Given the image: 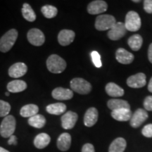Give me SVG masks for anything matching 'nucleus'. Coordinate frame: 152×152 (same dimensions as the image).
Segmentation results:
<instances>
[{"label": "nucleus", "instance_id": "f257e3e1", "mask_svg": "<svg viewBox=\"0 0 152 152\" xmlns=\"http://www.w3.org/2000/svg\"><path fill=\"white\" fill-rule=\"evenodd\" d=\"M47 67L51 73H61L66 68V62L56 54H52L47 60Z\"/></svg>", "mask_w": 152, "mask_h": 152}, {"label": "nucleus", "instance_id": "f03ea898", "mask_svg": "<svg viewBox=\"0 0 152 152\" xmlns=\"http://www.w3.org/2000/svg\"><path fill=\"white\" fill-rule=\"evenodd\" d=\"M18 38V31L11 29L6 33L0 39V52H7L12 48Z\"/></svg>", "mask_w": 152, "mask_h": 152}, {"label": "nucleus", "instance_id": "7ed1b4c3", "mask_svg": "<svg viewBox=\"0 0 152 152\" xmlns=\"http://www.w3.org/2000/svg\"><path fill=\"white\" fill-rule=\"evenodd\" d=\"M16 121L15 118L11 115L4 117L0 125V134L4 138L10 137L14 134L16 130Z\"/></svg>", "mask_w": 152, "mask_h": 152}, {"label": "nucleus", "instance_id": "20e7f679", "mask_svg": "<svg viewBox=\"0 0 152 152\" xmlns=\"http://www.w3.org/2000/svg\"><path fill=\"white\" fill-rule=\"evenodd\" d=\"M125 26L127 30L131 32L137 31L140 29L142 25L141 18L137 13L130 11L125 16Z\"/></svg>", "mask_w": 152, "mask_h": 152}, {"label": "nucleus", "instance_id": "39448f33", "mask_svg": "<svg viewBox=\"0 0 152 152\" xmlns=\"http://www.w3.org/2000/svg\"><path fill=\"white\" fill-rule=\"evenodd\" d=\"M116 23L115 18L113 16L109 14L100 15L97 16L95 20V28L99 31L110 30Z\"/></svg>", "mask_w": 152, "mask_h": 152}, {"label": "nucleus", "instance_id": "423d86ee", "mask_svg": "<svg viewBox=\"0 0 152 152\" xmlns=\"http://www.w3.org/2000/svg\"><path fill=\"white\" fill-rule=\"evenodd\" d=\"M72 90L80 94H87L92 90V85L83 78L76 77L71 81Z\"/></svg>", "mask_w": 152, "mask_h": 152}, {"label": "nucleus", "instance_id": "0eeeda50", "mask_svg": "<svg viewBox=\"0 0 152 152\" xmlns=\"http://www.w3.org/2000/svg\"><path fill=\"white\" fill-rule=\"evenodd\" d=\"M127 29L122 22H116L108 32V37L111 40H118L126 34Z\"/></svg>", "mask_w": 152, "mask_h": 152}, {"label": "nucleus", "instance_id": "6e6552de", "mask_svg": "<svg viewBox=\"0 0 152 152\" xmlns=\"http://www.w3.org/2000/svg\"><path fill=\"white\" fill-rule=\"evenodd\" d=\"M28 40L34 46H41L45 42V37L42 32L37 28H33L28 31Z\"/></svg>", "mask_w": 152, "mask_h": 152}, {"label": "nucleus", "instance_id": "1a4fd4ad", "mask_svg": "<svg viewBox=\"0 0 152 152\" xmlns=\"http://www.w3.org/2000/svg\"><path fill=\"white\" fill-rule=\"evenodd\" d=\"M148 118V113L146 110L142 109H138L132 115L130 120V125L134 128L140 127L144 121Z\"/></svg>", "mask_w": 152, "mask_h": 152}, {"label": "nucleus", "instance_id": "9d476101", "mask_svg": "<svg viewBox=\"0 0 152 152\" xmlns=\"http://www.w3.org/2000/svg\"><path fill=\"white\" fill-rule=\"evenodd\" d=\"M78 115L73 111H68L62 115L61 117V125L63 128L65 130H71L75 126L77 122Z\"/></svg>", "mask_w": 152, "mask_h": 152}, {"label": "nucleus", "instance_id": "9b49d317", "mask_svg": "<svg viewBox=\"0 0 152 152\" xmlns=\"http://www.w3.org/2000/svg\"><path fill=\"white\" fill-rule=\"evenodd\" d=\"M146 83H147L146 75L142 73L131 75L127 80V85L132 88H141L145 86Z\"/></svg>", "mask_w": 152, "mask_h": 152}, {"label": "nucleus", "instance_id": "f8f14e48", "mask_svg": "<svg viewBox=\"0 0 152 152\" xmlns=\"http://www.w3.org/2000/svg\"><path fill=\"white\" fill-rule=\"evenodd\" d=\"M108 4L106 1L102 0H96L89 4L87 7V11L90 14H99L105 12L107 10Z\"/></svg>", "mask_w": 152, "mask_h": 152}, {"label": "nucleus", "instance_id": "ddd939ff", "mask_svg": "<svg viewBox=\"0 0 152 152\" xmlns=\"http://www.w3.org/2000/svg\"><path fill=\"white\" fill-rule=\"evenodd\" d=\"M28 67L24 63H16L14 64L9 68V75L10 77L14 78H18V77H22L25 74L27 73Z\"/></svg>", "mask_w": 152, "mask_h": 152}, {"label": "nucleus", "instance_id": "4468645a", "mask_svg": "<svg viewBox=\"0 0 152 152\" xmlns=\"http://www.w3.org/2000/svg\"><path fill=\"white\" fill-rule=\"evenodd\" d=\"M75 37V34L73 30H62L58 35V43L62 46H68L73 42Z\"/></svg>", "mask_w": 152, "mask_h": 152}, {"label": "nucleus", "instance_id": "2eb2a0df", "mask_svg": "<svg viewBox=\"0 0 152 152\" xmlns=\"http://www.w3.org/2000/svg\"><path fill=\"white\" fill-rule=\"evenodd\" d=\"M53 98L57 100H69L73 98V92L69 89L57 87L52 91Z\"/></svg>", "mask_w": 152, "mask_h": 152}, {"label": "nucleus", "instance_id": "dca6fc26", "mask_svg": "<svg viewBox=\"0 0 152 152\" xmlns=\"http://www.w3.org/2000/svg\"><path fill=\"white\" fill-rule=\"evenodd\" d=\"M98 111L96 108L92 107L87 110L84 115V124L87 127H92L98 121Z\"/></svg>", "mask_w": 152, "mask_h": 152}, {"label": "nucleus", "instance_id": "f3484780", "mask_svg": "<svg viewBox=\"0 0 152 152\" xmlns=\"http://www.w3.org/2000/svg\"><path fill=\"white\" fill-rule=\"evenodd\" d=\"M116 60L122 64H130L133 61L134 57L132 53L128 52L126 49L119 48L115 52Z\"/></svg>", "mask_w": 152, "mask_h": 152}, {"label": "nucleus", "instance_id": "a211bd4d", "mask_svg": "<svg viewBox=\"0 0 152 152\" xmlns=\"http://www.w3.org/2000/svg\"><path fill=\"white\" fill-rule=\"evenodd\" d=\"M57 147L61 151H68L71 145V136L67 132L62 133L57 140Z\"/></svg>", "mask_w": 152, "mask_h": 152}, {"label": "nucleus", "instance_id": "6ab92c4d", "mask_svg": "<svg viewBox=\"0 0 152 152\" xmlns=\"http://www.w3.org/2000/svg\"><path fill=\"white\" fill-rule=\"evenodd\" d=\"M111 116L116 121L124 122V121H130L132 117V112L130 109H121L118 110L112 111Z\"/></svg>", "mask_w": 152, "mask_h": 152}, {"label": "nucleus", "instance_id": "aec40b11", "mask_svg": "<svg viewBox=\"0 0 152 152\" xmlns=\"http://www.w3.org/2000/svg\"><path fill=\"white\" fill-rule=\"evenodd\" d=\"M105 90L108 95L112 97H120L125 94L124 90L114 83H108L106 85Z\"/></svg>", "mask_w": 152, "mask_h": 152}, {"label": "nucleus", "instance_id": "412c9836", "mask_svg": "<svg viewBox=\"0 0 152 152\" xmlns=\"http://www.w3.org/2000/svg\"><path fill=\"white\" fill-rule=\"evenodd\" d=\"M51 142V137L47 133H40L35 137L34 140V145L36 148L42 149L49 145Z\"/></svg>", "mask_w": 152, "mask_h": 152}, {"label": "nucleus", "instance_id": "4be33fe9", "mask_svg": "<svg viewBox=\"0 0 152 152\" xmlns=\"http://www.w3.org/2000/svg\"><path fill=\"white\" fill-rule=\"evenodd\" d=\"M27 88V84L26 82L20 80H15L11 81L7 85V90L9 92L18 93L24 91Z\"/></svg>", "mask_w": 152, "mask_h": 152}, {"label": "nucleus", "instance_id": "5701e85b", "mask_svg": "<svg viewBox=\"0 0 152 152\" xmlns=\"http://www.w3.org/2000/svg\"><path fill=\"white\" fill-rule=\"evenodd\" d=\"M127 143L124 138L118 137L110 145L109 152H124Z\"/></svg>", "mask_w": 152, "mask_h": 152}, {"label": "nucleus", "instance_id": "b1692460", "mask_svg": "<svg viewBox=\"0 0 152 152\" xmlns=\"http://www.w3.org/2000/svg\"><path fill=\"white\" fill-rule=\"evenodd\" d=\"M107 106L112 111L121 109H130V106L128 102L127 101L122 99H113L109 100L107 103Z\"/></svg>", "mask_w": 152, "mask_h": 152}, {"label": "nucleus", "instance_id": "393cba45", "mask_svg": "<svg viewBox=\"0 0 152 152\" xmlns=\"http://www.w3.org/2000/svg\"><path fill=\"white\" fill-rule=\"evenodd\" d=\"M39 111V107L35 104H27L23 106L20 114L22 117L30 118L37 115Z\"/></svg>", "mask_w": 152, "mask_h": 152}, {"label": "nucleus", "instance_id": "a878e982", "mask_svg": "<svg viewBox=\"0 0 152 152\" xmlns=\"http://www.w3.org/2000/svg\"><path fill=\"white\" fill-rule=\"evenodd\" d=\"M28 122L30 126L39 129L43 128L46 124V119L44 115H40V114H37L34 116L29 118Z\"/></svg>", "mask_w": 152, "mask_h": 152}, {"label": "nucleus", "instance_id": "bb28decb", "mask_svg": "<svg viewBox=\"0 0 152 152\" xmlns=\"http://www.w3.org/2000/svg\"><path fill=\"white\" fill-rule=\"evenodd\" d=\"M46 110L49 113L52 115H61L66 111V106L63 103H55L47 106Z\"/></svg>", "mask_w": 152, "mask_h": 152}, {"label": "nucleus", "instance_id": "cd10ccee", "mask_svg": "<svg viewBox=\"0 0 152 152\" xmlns=\"http://www.w3.org/2000/svg\"><path fill=\"white\" fill-rule=\"evenodd\" d=\"M129 47L132 49L133 51H138L140 50L142 46V43H143V39H142V36L140 35H134L128 39V41Z\"/></svg>", "mask_w": 152, "mask_h": 152}, {"label": "nucleus", "instance_id": "c85d7f7f", "mask_svg": "<svg viewBox=\"0 0 152 152\" xmlns=\"http://www.w3.org/2000/svg\"><path fill=\"white\" fill-rule=\"evenodd\" d=\"M21 11L23 16L24 17V18L26 20L30 22L35 21L36 19V14L30 4H28L27 3L24 4Z\"/></svg>", "mask_w": 152, "mask_h": 152}, {"label": "nucleus", "instance_id": "c756f323", "mask_svg": "<svg viewBox=\"0 0 152 152\" xmlns=\"http://www.w3.org/2000/svg\"><path fill=\"white\" fill-rule=\"evenodd\" d=\"M42 13L44 16L47 18H52L56 16L58 10L56 7L52 5H45L42 7L41 9Z\"/></svg>", "mask_w": 152, "mask_h": 152}, {"label": "nucleus", "instance_id": "7c9ffc66", "mask_svg": "<svg viewBox=\"0 0 152 152\" xmlns=\"http://www.w3.org/2000/svg\"><path fill=\"white\" fill-rule=\"evenodd\" d=\"M11 111V105L5 101L0 100V117H6Z\"/></svg>", "mask_w": 152, "mask_h": 152}, {"label": "nucleus", "instance_id": "2f4dec72", "mask_svg": "<svg viewBox=\"0 0 152 152\" xmlns=\"http://www.w3.org/2000/svg\"><path fill=\"white\" fill-rule=\"evenodd\" d=\"M91 56H92V59L93 64H94V66H96V68H100L102 67V61H101V57L99 54L96 51H93V52L91 53Z\"/></svg>", "mask_w": 152, "mask_h": 152}, {"label": "nucleus", "instance_id": "473e14b6", "mask_svg": "<svg viewBox=\"0 0 152 152\" xmlns=\"http://www.w3.org/2000/svg\"><path fill=\"white\" fill-rule=\"evenodd\" d=\"M142 134L146 137H152V124H148L144 127L142 131Z\"/></svg>", "mask_w": 152, "mask_h": 152}, {"label": "nucleus", "instance_id": "72a5a7b5", "mask_svg": "<svg viewBox=\"0 0 152 152\" xmlns=\"http://www.w3.org/2000/svg\"><path fill=\"white\" fill-rule=\"evenodd\" d=\"M144 109L147 111H152V96H148L144 101Z\"/></svg>", "mask_w": 152, "mask_h": 152}, {"label": "nucleus", "instance_id": "f704fd0d", "mask_svg": "<svg viewBox=\"0 0 152 152\" xmlns=\"http://www.w3.org/2000/svg\"><path fill=\"white\" fill-rule=\"evenodd\" d=\"M144 9L148 14H152V0H145L144 1Z\"/></svg>", "mask_w": 152, "mask_h": 152}, {"label": "nucleus", "instance_id": "c9c22d12", "mask_svg": "<svg viewBox=\"0 0 152 152\" xmlns=\"http://www.w3.org/2000/svg\"><path fill=\"white\" fill-rule=\"evenodd\" d=\"M82 152H95L94 146L90 143L84 144L82 148Z\"/></svg>", "mask_w": 152, "mask_h": 152}, {"label": "nucleus", "instance_id": "e433bc0d", "mask_svg": "<svg viewBox=\"0 0 152 152\" xmlns=\"http://www.w3.org/2000/svg\"><path fill=\"white\" fill-rule=\"evenodd\" d=\"M8 144L9 145H16L17 144V137L13 134L9 137L8 140Z\"/></svg>", "mask_w": 152, "mask_h": 152}, {"label": "nucleus", "instance_id": "4c0bfd02", "mask_svg": "<svg viewBox=\"0 0 152 152\" xmlns=\"http://www.w3.org/2000/svg\"><path fill=\"white\" fill-rule=\"evenodd\" d=\"M148 58L149 61L152 64V43L149 45V49H148Z\"/></svg>", "mask_w": 152, "mask_h": 152}, {"label": "nucleus", "instance_id": "58836bf2", "mask_svg": "<svg viewBox=\"0 0 152 152\" xmlns=\"http://www.w3.org/2000/svg\"><path fill=\"white\" fill-rule=\"evenodd\" d=\"M148 90H149L150 92L152 93V77L150 79L149 85H148Z\"/></svg>", "mask_w": 152, "mask_h": 152}, {"label": "nucleus", "instance_id": "ea45409f", "mask_svg": "<svg viewBox=\"0 0 152 152\" xmlns=\"http://www.w3.org/2000/svg\"><path fill=\"white\" fill-rule=\"evenodd\" d=\"M0 152H10V151H9L8 150L5 149L4 148H3V147H0Z\"/></svg>", "mask_w": 152, "mask_h": 152}, {"label": "nucleus", "instance_id": "a19ab883", "mask_svg": "<svg viewBox=\"0 0 152 152\" xmlns=\"http://www.w3.org/2000/svg\"><path fill=\"white\" fill-rule=\"evenodd\" d=\"M5 95H6V96H9V92H6V93H5Z\"/></svg>", "mask_w": 152, "mask_h": 152}, {"label": "nucleus", "instance_id": "79ce46f5", "mask_svg": "<svg viewBox=\"0 0 152 152\" xmlns=\"http://www.w3.org/2000/svg\"><path fill=\"white\" fill-rule=\"evenodd\" d=\"M134 1V2H140V1H139V0H138V1H136V0H134V1Z\"/></svg>", "mask_w": 152, "mask_h": 152}]
</instances>
